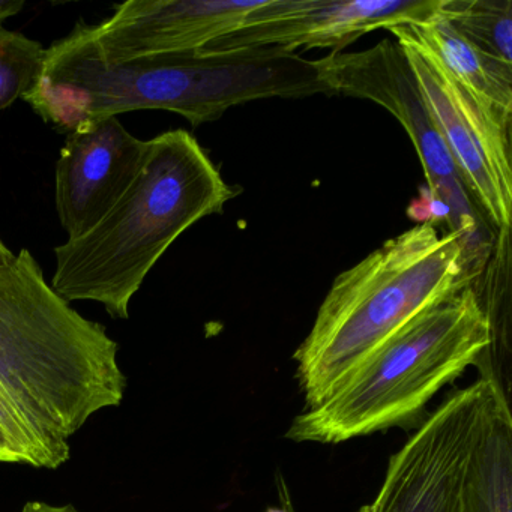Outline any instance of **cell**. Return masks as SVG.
Wrapping results in <instances>:
<instances>
[{
	"instance_id": "52a82bcc",
	"label": "cell",
	"mask_w": 512,
	"mask_h": 512,
	"mask_svg": "<svg viewBox=\"0 0 512 512\" xmlns=\"http://www.w3.org/2000/svg\"><path fill=\"white\" fill-rule=\"evenodd\" d=\"M412 68L428 112L488 223L508 239L512 220V115L464 88L407 25L388 29Z\"/></svg>"
},
{
	"instance_id": "5b68a950",
	"label": "cell",
	"mask_w": 512,
	"mask_h": 512,
	"mask_svg": "<svg viewBox=\"0 0 512 512\" xmlns=\"http://www.w3.org/2000/svg\"><path fill=\"white\" fill-rule=\"evenodd\" d=\"M490 341V322L473 284L377 347L325 400L296 416L286 437L337 445L407 424L475 365Z\"/></svg>"
},
{
	"instance_id": "9a60e30c",
	"label": "cell",
	"mask_w": 512,
	"mask_h": 512,
	"mask_svg": "<svg viewBox=\"0 0 512 512\" xmlns=\"http://www.w3.org/2000/svg\"><path fill=\"white\" fill-rule=\"evenodd\" d=\"M46 47L0 25V112L25 97L43 70Z\"/></svg>"
},
{
	"instance_id": "8fae6325",
	"label": "cell",
	"mask_w": 512,
	"mask_h": 512,
	"mask_svg": "<svg viewBox=\"0 0 512 512\" xmlns=\"http://www.w3.org/2000/svg\"><path fill=\"white\" fill-rule=\"evenodd\" d=\"M265 0H128L112 17L88 25L98 53L109 61L200 52L236 31Z\"/></svg>"
},
{
	"instance_id": "ffe728a7",
	"label": "cell",
	"mask_w": 512,
	"mask_h": 512,
	"mask_svg": "<svg viewBox=\"0 0 512 512\" xmlns=\"http://www.w3.org/2000/svg\"><path fill=\"white\" fill-rule=\"evenodd\" d=\"M22 512H80V511H77V509L71 505L53 506V505H49V503L38 502V500H34V502L26 503V505L23 506Z\"/></svg>"
},
{
	"instance_id": "2e32d148",
	"label": "cell",
	"mask_w": 512,
	"mask_h": 512,
	"mask_svg": "<svg viewBox=\"0 0 512 512\" xmlns=\"http://www.w3.org/2000/svg\"><path fill=\"white\" fill-rule=\"evenodd\" d=\"M0 428L10 440L11 445L25 457L28 466L44 467V469L61 467L2 380H0Z\"/></svg>"
},
{
	"instance_id": "277c9868",
	"label": "cell",
	"mask_w": 512,
	"mask_h": 512,
	"mask_svg": "<svg viewBox=\"0 0 512 512\" xmlns=\"http://www.w3.org/2000/svg\"><path fill=\"white\" fill-rule=\"evenodd\" d=\"M473 284L458 236L431 223L388 239L341 272L293 353L307 409L407 323Z\"/></svg>"
},
{
	"instance_id": "4fadbf2b",
	"label": "cell",
	"mask_w": 512,
	"mask_h": 512,
	"mask_svg": "<svg viewBox=\"0 0 512 512\" xmlns=\"http://www.w3.org/2000/svg\"><path fill=\"white\" fill-rule=\"evenodd\" d=\"M407 28L464 88L484 103L512 115V65L470 43L440 14L421 25H407Z\"/></svg>"
},
{
	"instance_id": "e0dca14e",
	"label": "cell",
	"mask_w": 512,
	"mask_h": 512,
	"mask_svg": "<svg viewBox=\"0 0 512 512\" xmlns=\"http://www.w3.org/2000/svg\"><path fill=\"white\" fill-rule=\"evenodd\" d=\"M407 215L410 220L416 221V224H446L448 229L451 227V209L442 199L434 196L427 185L419 190L418 199L412 200L407 208Z\"/></svg>"
},
{
	"instance_id": "7402d4cb",
	"label": "cell",
	"mask_w": 512,
	"mask_h": 512,
	"mask_svg": "<svg viewBox=\"0 0 512 512\" xmlns=\"http://www.w3.org/2000/svg\"><path fill=\"white\" fill-rule=\"evenodd\" d=\"M265 512H290L287 508H268Z\"/></svg>"
},
{
	"instance_id": "ac0fdd59",
	"label": "cell",
	"mask_w": 512,
	"mask_h": 512,
	"mask_svg": "<svg viewBox=\"0 0 512 512\" xmlns=\"http://www.w3.org/2000/svg\"><path fill=\"white\" fill-rule=\"evenodd\" d=\"M0 463L26 464L28 466L25 457L11 445L2 428H0Z\"/></svg>"
},
{
	"instance_id": "7c38bea8",
	"label": "cell",
	"mask_w": 512,
	"mask_h": 512,
	"mask_svg": "<svg viewBox=\"0 0 512 512\" xmlns=\"http://www.w3.org/2000/svg\"><path fill=\"white\" fill-rule=\"evenodd\" d=\"M463 512H512V410L494 391L464 473Z\"/></svg>"
},
{
	"instance_id": "9c48e42d",
	"label": "cell",
	"mask_w": 512,
	"mask_h": 512,
	"mask_svg": "<svg viewBox=\"0 0 512 512\" xmlns=\"http://www.w3.org/2000/svg\"><path fill=\"white\" fill-rule=\"evenodd\" d=\"M442 0H265L236 31L200 52L248 47H298L343 52L377 29L421 25L439 14Z\"/></svg>"
},
{
	"instance_id": "8992f818",
	"label": "cell",
	"mask_w": 512,
	"mask_h": 512,
	"mask_svg": "<svg viewBox=\"0 0 512 512\" xmlns=\"http://www.w3.org/2000/svg\"><path fill=\"white\" fill-rule=\"evenodd\" d=\"M317 64L332 95L373 101L400 122L415 146L428 190L451 209L448 232L458 236L464 265L476 280L493 253L494 230L467 191L400 44L383 40L362 52L331 53Z\"/></svg>"
},
{
	"instance_id": "d6986e66",
	"label": "cell",
	"mask_w": 512,
	"mask_h": 512,
	"mask_svg": "<svg viewBox=\"0 0 512 512\" xmlns=\"http://www.w3.org/2000/svg\"><path fill=\"white\" fill-rule=\"evenodd\" d=\"M25 7L26 4L23 0H0V25H2L5 20L22 13Z\"/></svg>"
},
{
	"instance_id": "6da1fadb",
	"label": "cell",
	"mask_w": 512,
	"mask_h": 512,
	"mask_svg": "<svg viewBox=\"0 0 512 512\" xmlns=\"http://www.w3.org/2000/svg\"><path fill=\"white\" fill-rule=\"evenodd\" d=\"M319 94L332 97L317 61L280 47L109 61L80 20L46 49L40 77L23 101L46 124L68 134L139 110L178 113L200 127L250 101Z\"/></svg>"
},
{
	"instance_id": "3957f363",
	"label": "cell",
	"mask_w": 512,
	"mask_h": 512,
	"mask_svg": "<svg viewBox=\"0 0 512 512\" xmlns=\"http://www.w3.org/2000/svg\"><path fill=\"white\" fill-rule=\"evenodd\" d=\"M238 194L193 134L166 131L148 140L139 175L112 211L55 248L50 286L70 304L98 302L113 319H128L134 295L176 239Z\"/></svg>"
},
{
	"instance_id": "44dd1931",
	"label": "cell",
	"mask_w": 512,
	"mask_h": 512,
	"mask_svg": "<svg viewBox=\"0 0 512 512\" xmlns=\"http://www.w3.org/2000/svg\"><path fill=\"white\" fill-rule=\"evenodd\" d=\"M14 257H16V254H14L13 251L5 245V242L0 239V266L7 265V263H10Z\"/></svg>"
},
{
	"instance_id": "30bf717a",
	"label": "cell",
	"mask_w": 512,
	"mask_h": 512,
	"mask_svg": "<svg viewBox=\"0 0 512 512\" xmlns=\"http://www.w3.org/2000/svg\"><path fill=\"white\" fill-rule=\"evenodd\" d=\"M148 142L119 118L101 119L67 134L56 163V211L68 239L91 232L131 187Z\"/></svg>"
},
{
	"instance_id": "7a4b0ae2",
	"label": "cell",
	"mask_w": 512,
	"mask_h": 512,
	"mask_svg": "<svg viewBox=\"0 0 512 512\" xmlns=\"http://www.w3.org/2000/svg\"><path fill=\"white\" fill-rule=\"evenodd\" d=\"M118 350L101 323L53 290L31 251L0 266V380L59 466L71 437L124 401Z\"/></svg>"
},
{
	"instance_id": "ba28073f",
	"label": "cell",
	"mask_w": 512,
	"mask_h": 512,
	"mask_svg": "<svg viewBox=\"0 0 512 512\" xmlns=\"http://www.w3.org/2000/svg\"><path fill=\"white\" fill-rule=\"evenodd\" d=\"M491 392L478 380L449 395L389 458L364 512H463L464 473Z\"/></svg>"
},
{
	"instance_id": "5bb4252c",
	"label": "cell",
	"mask_w": 512,
	"mask_h": 512,
	"mask_svg": "<svg viewBox=\"0 0 512 512\" xmlns=\"http://www.w3.org/2000/svg\"><path fill=\"white\" fill-rule=\"evenodd\" d=\"M439 14L470 43L512 65L511 0H442Z\"/></svg>"
}]
</instances>
